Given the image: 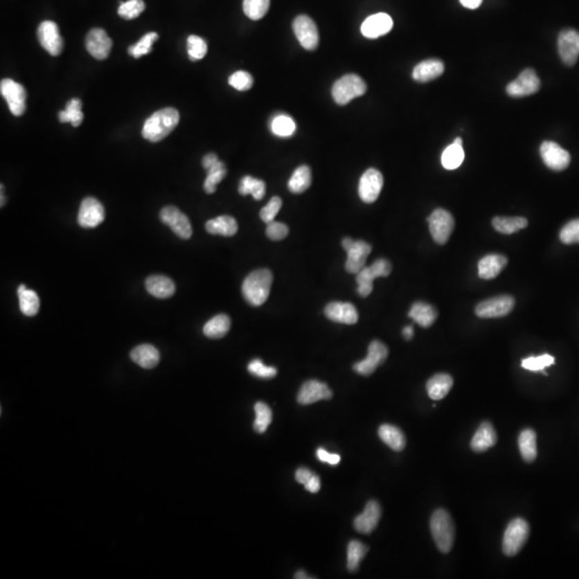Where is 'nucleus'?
I'll return each mask as SVG.
<instances>
[{
  "instance_id": "49",
  "label": "nucleus",
  "mask_w": 579,
  "mask_h": 579,
  "mask_svg": "<svg viewBox=\"0 0 579 579\" xmlns=\"http://www.w3.org/2000/svg\"><path fill=\"white\" fill-rule=\"evenodd\" d=\"M553 364H555V359H553V356L549 355V354L530 356L527 359H522V368L530 371H544V369L553 365Z\"/></svg>"
},
{
  "instance_id": "54",
  "label": "nucleus",
  "mask_w": 579,
  "mask_h": 579,
  "mask_svg": "<svg viewBox=\"0 0 579 579\" xmlns=\"http://www.w3.org/2000/svg\"><path fill=\"white\" fill-rule=\"evenodd\" d=\"M283 207V199L279 197H271V201L267 203L265 207L261 209L260 217L266 224L273 222L275 217L277 216L278 213Z\"/></svg>"
},
{
  "instance_id": "18",
  "label": "nucleus",
  "mask_w": 579,
  "mask_h": 579,
  "mask_svg": "<svg viewBox=\"0 0 579 579\" xmlns=\"http://www.w3.org/2000/svg\"><path fill=\"white\" fill-rule=\"evenodd\" d=\"M383 175L381 172L375 169H368L362 175L359 185V195L362 201L365 203L375 202L382 190Z\"/></svg>"
},
{
  "instance_id": "7",
  "label": "nucleus",
  "mask_w": 579,
  "mask_h": 579,
  "mask_svg": "<svg viewBox=\"0 0 579 579\" xmlns=\"http://www.w3.org/2000/svg\"><path fill=\"white\" fill-rule=\"evenodd\" d=\"M342 247L348 254L346 262L348 273H359L365 267L367 258L373 250L371 244L364 240H353L352 238H346L342 240Z\"/></svg>"
},
{
  "instance_id": "33",
  "label": "nucleus",
  "mask_w": 579,
  "mask_h": 579,
  "mask_svg": "<svg viewBox=\"0 0 579 579\" xmlns=\"http://www.w3.org/2000/svg\"><path fill=\"white\" fill-rule=\"evenodd\" d=\"M207 232L213 235L230 236L235 235L238 231V221L231 216H220L208 220L205 224Z\"/></svg>"
},
{
  "instance_id": "34",
  "label": "nucleus",
  "mask_w": 579,
  "mask_h": 579,
  "mask_svg": "<svg viewBox=\"0 0 579 579\" xmlns=\"http://www.w3.org/2000/svg\"><path fill=\"white\" fill-rule=\"evenodd\" d=\"M19 295V309L26 317L36 316L40 309V299L33 290L27 289L24 285H21L17 289Z\"/></svg>"
},
{
  "instance_id": "53",
  "label": "nucleus",
  "mask_w": 579,
  "mask_h": 579,
  "mask_svg": "<svg viewBox=\"0 0 579 579\" xmlns=\"http://www.w3.org/2000/svg\"><path fill=\"white\" fill-rule=\"evenodd\" d=\"M248 371L251 375H256L262 379H271L277 375V369L275 367L264 365L261 359H253L248 365Z\"/></svg>"
},
{
  "instance_id": "28",
  "label": "nucleus",
  "mask_w": 579,
  "mask_h": 579,
  "mask_svg": "<svg viewBox=\"0 0 579 579\" xmlns=\"http://www.w3.org/2000/svg\"><path fill=\"white\" fill-rule=\"evenodd\" d=\"M130 357L142 368L152 369L159 364L160 353L152 344H141L131 351Z\"/></svg>"
},
{
  "instance_id": "56",
  "label": "nucleus",
  "mask_w": 579,
  "mask_h": 579,
  "mask_svg": "<svg viewBox=\"0 0 579 579\" xmlns=\"http://www.w3.org/2000/svg\"><path fill=\"white\" fill-rule=\"evenodd\" d=\"M317 457H318L319 461H322V463H328L332 465H338L341 461V457H340L338 454H330L328 453V451L323 449V447H320V449H317Z\"/></svg>"
},
{
  "instance_id": "8",
  "label": "nucleus",
  "mask_w": 579,
  "mask_h": 579,
  "mask_svg": "<svg viewBox=\"0 0 579 579\" xmlns=\"http://www.w3.org/2000/svg\"><path fill=\"white\" fill-rule=\"evenodd\" d=\"M430 234L434 242L445 244L449 242L455 228V220L449 211L443 208L434 209L428 218Z\"/></svg>"
},
{
  "instance_id": "51",
  "label": "nucleus",
  "mask_w": 579,
  "mask_h": 579,
  "mask_svg": "<svg viewBox=\"0 0 579 579\" xmlns=\"http://www.w3.org/2000/svg\"><path fill=\"white\" fill-rule=\"evenodd\" d=\"M229 84L238 91H249L253 86V78L249 72L236 71L229 78Z\"/></svg>"
},
{
  "instance_id": "60",
  "label": "nucleus",
  "mask_w": 579,
  "mask_h": 579,
  "mask_svg": "<svg viewBox=\"0 0 579 579\" xmlns=\"http://www.w3.org/2000/svg\"><path fill=\"white\" fill-rule=\"evenodd\" d=\"M402 335H404V339H406V340L412 339V338H413V335H414L413 326H406V328H404V330H402Z\"/></svg>"
},
{
  "instance_id": "17",
  "label": "nucleus",
  "mask_w": 579,
  "mask_h": 579,
  "mask_svg": "<svg viewBox=\"0 0 579 579\" xmlns=\"http://www.w3.org/2000/svg\"><path fill=\"white\" fill-rule=\"evenodd\" d=\"M541 88V81L533 69H526L519 74L515 81L510 82L506 87V93L512 97H526L537 93Z\"/></svg>"
},
{
  "instance_id": "45",
  "label": "nucleus",
  "mask_w": 579,
  "mask_h": 579,
  "mask_svg": "<svg viewBox=\"0 0 579 579\" xmlns=\"http://www.w3.org/2000/svg\"><path fill=\"white\" fill-rule=\"evenodd\" d=\"M269 5H271L269 0H244L242 9H244V15H247L250 19L258 21L265 17L269 11Z\"/></svg>"
},
{
  "instance_id": "32",
  "label": "nucleus",
  "mask_w": 579,
  "mask_h": 579,
  "mask_svg": "<svg viewBox=\"0 0 579 579\" xmlns=\"http://www.w3.org/2000/svg\"><path fill=\"white\" fill-rule=\"evenodd\" d=\"M409 317H410L414 322L418 323V326L422 328H430L434 324V321L437 320L438 311L430 304L424 302H416L412 305L410 311H409Z\"/></svg>"
},
{
  "instance_id": "31",
  "label": "nucleus",
  "mask_w": 579,
  "mask_h": 579,
  "mask_svg": "<svg viewBox=\"0 0 579 579\" xmlns=\"http://www.w3.org/2000/svg\"><path fill=\"white\" fill-rule=\"evenodd\" d=\"M497 443V434L489 422H482V425L475 432L471 441V447L476 453H482Z\"/></svg>"
},
{
  "instance_id": "44",
  "label": "nucleus",
  "mask_w": 579,
  "mask_h": 579,
  "mask_svg": "<svg viewBox=\"0 0 579 579\" xmlns=\"http://www.w3.org/2000/svg\"><path fill=\"white\" fill-rule=\"evenodd\" d=\"M256 411V420L253 422V428L259 434H264L271 425L273 420L271 409L265 402H259L254 406Z\"/></svg>"
},
{
  "instance_id": "3",
  "label": "nucleus",
  "mask_w": 579,
  "mask_h": 579,
  "mask_svg": "<svg viewBox=\"0 0 579 579\" xmlns=\"http://www.w3.org/2000/svg\"><path fill=\"white\" fill-rule=\"evenodd\" d=\"M430 530L439 551L443 553H449L455 540V527L447 510L440 508L434 512L430 519Z\"/></svg>"
},
{
  "instance_id": "1",
  "label": "nucleus",
  "mask_w": 579,
  "mask_h": 579,
  "mask_svg": "<svg viewBox=\"0 0 579 579\" xmlns=\"http://www.w3.org/2000/svg\"><path fill=\"white\" fill-rule=\"evenodd\" d=\"M178 123L179 113L177 109L171 107H163L146 119L142 129L143 138L152 143L160 142L170 136Z\"/></svg>"
},
{
  "instance_id": "25",
  "label": "nucleus",
  "mask_w": 579,
  "mask_h": 579,
  "mask_svg": "<svg viewBox=\"0 0 579 579\" xmlns=\"http://www.w3.org/2000/svg\"><path fill=\"white\" fill-rule=\"evenodd\" d=\"M324 314L330 320L348 326H353L359 321V311L351 303H330L324 309Z\"/></svg>"
},
{
  "instance_id": "30",
  "label": "nucleus",
  "mask_w": 579,
  "mask_h": 579,
  "mask_svg": "<svg viewBox=\"0 0 579 579\" xmlns=\"http://www.w3.org/2000/svg\"><path fill=\"white\" fill-rule=\"evenodd\" d=\"M453 384L454 380L451 375L447 373H438L427 381L426 389L432 400H441L449 394Z\"/></svg>"
},
{
  "instance_id": "55",
  "label": "nucleus",
  "mask_w": 579,
  "mask_h": 579,
  "mask_svg": "<svg viewBox=\"0 0 579 579\" xmlns=\"http://www.w3.org/2000/svg\"><path fill=\"white\" fill-rule=\"evenodd\" d=\"M287 234H289V228L283 222L273 221L267 224V228H266V235L271 240H285Z\"/></svg>"
},
{
  "instance_id": "50",
  "label": "nucleus",
  "mask_w": 579,
  "mask_h": 579,
  "mask_svg": "<svg viewBox=\"0 0 579 579\" xmlns=\"http://www.w3.org/2000/svg\"><path fill=\"white\" fill-rule=\"evenodd\" d=\"M144 10L145 3L143 0H128L126 3H121L118 15L123 19L130 21L140 17Z\"/></svg>"
},
{
  "instance_id": "13",
  "label": "nucleus",
  "mask_w": 579,
  "mask_h": 579,
  "mask_svg": "<svg viewBox=\"0 0 579 579\" xmlns=\"http://www.w3.org/2000/svg\"><path fill=\"white\" fill-rule=\"evenodd\" d=\"M160 219L166 226H170L178 238L189 240L193 235L190 220L177 207L166 206L160 211Z\"/></svg>"
},
{
  "instance_id": "59",
  "label": "nucleus",
  "mask_w": 579,
  "mask_h": 579,
  "mask_svg": "<svg viewBox=\"0 0 579 579\" xmlns=\"http://www.w3.org/2000/svg\"><path fill=\"white\" fill-rule=\"evenodd\" d=\"M461 5L467 9H476L482 5L483 0H459Z\"/></svg>"
},
{
  "instance_id": "2",
  "label": "nucleus",
  "mask_w": 579,
  "mask_h": 579,
  "mask_svg": "<svg viewBox=\"0 0 579 579\" xmlns=\"http://www.w3.org/2000/svg\"><path fill=\"white\" fill-rule=\"evenodd\" d=\"M273 285V274L269 269H257L242 283V295L251 306L259 307L267 301Z\"/></svg>"
},
{
  "instance_id": "36",
  "label": "nucleus",
  "mask_w": 579,
  "mask_h": 579,
  "mask_svg": "<svg viewBox=\"0 0 579 579\" xmlns=\"http://www.w3.org/2000/svg\"><path fill=\"white\" fill-rule=\"evenodd\" d=\"M520 454L527 463L535 461L537 456V434L533 429H525L520 432L518 438Z\"/></svg>"
},
{
  "instance_id": "4",
  "label": "nucleus",
  "mask_w": 579,
  "mask_h": 579,
  "mask_svg": "<svg viewBox=\"0 0 579 579\" xmlns=\"http://www.w3.org/2000/svg\"><path fill=\"white\" fill-rule=\"evenodd\" d=\"M367 85L361 76L357 74H347L335 82L332 88V95L335 103L339 105H346L355 98L365 95Z\"/></svg>"
},
{
  "instance_id": "57",
  "label": "nucleus",
  "mask_w": 579,
  "mask_h": 579,
  "mask_svg": "<svg viewBox=\"0 0 579 579\" xmlns=\"http://www.w3.org/2000/svg\"><path fill=\"white\" fill-rule=\"evenodd\" d=\"M314 472L312 471L309 470V469H306V467H299V470L295 472V479H296L297 482L301 483V484L306 485L307 483L309 482L311 477L314 476Z\"/></svg>"
},
{
  "instance_id": "11",
  "label": "nucleus",
  "mask_w": 579,
  "mask_h": 579,
  "mask_svg": "<svg viewBox=\"0 0 579 579\" xmlns=\"http://www.w3.org/2000/svg\"><path fill=\"white\" fill-rule=\"evenodd\" d=\"M38 40L42 46L48 54L52 55L54 57L60 56L64 50V39L60 33L58 25L52 21H44L39 25Z\"/></svg>"
},
{
  "instance_id": "27",
  "label": "nucleus",
  "mask_w": 579,
  "mask_h": 579,
  "mask_svg": "<svg viewBox=\"0 0 579 579\" xmlns=\"http://www.w3.org/2000/svg\"><path fill=\"white\" fill-rule=\"evenodd\" d=\"M444 72V64L441 60H428L416 64L413 69V79L420 83L432 81L441 76Z\"/></svg>"
},
{
  "instance_id": "61",
  "label": "nucleus",
  "mask_w": 579,
  "mask_h": 579,
  "mask_svg": "<svg viewBox=\"0 0 579 579\" xmlns=\"http://www.w3.org/2000/svg\"><path fill=\"white\" fill-rule=\"evenodd\" d=\"M294 578L296 579H309L311 577H309L304 571H299V572L295 574Z\"/></svg>"
},
{
  "instance_id": "52",
  "label": "nucleus",
  "mask_w": 579,
  "mask_h": 579,
  "mask_svg": "<svg viewBox=\"0 0 579 579\" xmlns=\"http://www.w3.org/2000/svg\"><path fill=\"white\" fill-rule=\"evenodd\" d=\"M560 240L563 244H579V218L570 221L560 231Z\"/></svg>"
},
{
  "instance_id": "41",
  "label": "nucleus",
  "mask_w": 579,
  "mask_h": 579,
  "mask_svg": "<svg viewBox=\"0 0 579 579\" xmlns=\"http://www.w3.org/2000/svg\"><path fill=\"white\" fill-rule=\"evenodd\" d=\"M238 193L242 195H251L254 199L260 201L265 195L266 185L261 179L252 176H244L240 181Z\"/></svg>"
},
{
  "instance_id": "39",
  "label": "nucleus",
  "mask_w": 579,
  "mask_h": 579,
  "mask_svg": "<svg viewBox=\"0 0 579 579\" xmlns=\"http://www.w3.org/2000/svg\"><path fill=\"white\" fill-rule=\"evenodd\" d=\"M492 226L495 230L508 235L527 228L528 220L524 217H496L492 220Z\"/></svg>"
},
{
  "instance_id": "24",
  "label": "nucleus",
  "mask_w": 579,
  "mask_h": 579,
  "mask_svg": "<svg viewBox=\"0 0 579 579\" xmlns=\"http://www.w3.org/2000/svg\"><path fill=\"white\" fill-rule=\"evenodd\" d=\"M381 514L382 510L380 504L375 500L369 501L368 504H366L363 513L356 516L354 519V528L359 533L371 534L377 528Z\"/></svg>"
},
{
  "instance_id": "29",
  "label": "nucleus",
  "mask_w": 579,
  "mask_h": 579,
  "mask_svg": "<svg viewBox=\"0 0 579 579\" xmlns=\"http://www.w3.org/2000/svg\"><path fill=\"white\" fill-rule=\"evenodd\" d=\"M146 290L152 296L157 299H169L175 293V285L170 278L166 276H150L146 279Z\"/></svg>"
},
{
  "instance_id": "46",
  "label": "nucleus",
  "mask_w": 579,
  "mask_h": 579,
  "mask_svg": "<svg viewBox=\"0 0 579 579\" xmlns=\"http://www.w3.org/2000/svg\"><path fill=\"white\" fill-rule=\"evenodd\" d=\"M271 129L275 136L287 138L293 136L296 130V125L287 115H278L271 121Z\"/></svg>"
},
{
  "instance_id": "26",
  "label": "nucleus",
  "mask_w": 579,
  "mask_h": 579,
  "mask_svg": "<svg viewBox=\"0 0 579 579\" xmlns=\"http://www.w3.org/2000/svg\"><path fill=\"white\" fill-rule=\"evenodd\" d=\"M508 265V258L502 254H488L479 262V277L484 280H492L498 277Z\"/></svg>"
},
{
  "instance_id": "48",
  "label": "nucleus",
  "mask_w": 579,
  "mask_h": 579,
  "mask_svg": "<svg viewBox=\"0 0 579 579\" xmlns=\"http://www.w3.org/2000/svg\"><path fill=\"white\" fill-rule=\"evenodd\" d=\"M187 51L189 58L193 62L203 60L207 53V43L201 37L193 35V36L188 37Z\"/></svg>"
},
{
  "instance_id": "10",
  "label": "nucleus",
  "mask_w": 579,
  "mask_h": 579,
  "mask_svg": "<svg viewBox=\"0 0 579 579\" xmlns=\"http://www.w3.org/2000/svg\"><path fill=\"white\" fill-rule=\"evenodd\" d=\"M515 306V299L510 295H500L480 303L475 308L479 318L494 319L508 316Z\"/></svg>"
},
{
  "instance_id": "23",
  "label": "nucleus",
  "mask_w": 579,
  "mask_h": 579,
  "mask_svg": "<svg viewBox=\"0 0 579 579\" xmlns=\"http://www.w3.org/2000/svg\"><path fill=\"white\" fill-rule=\"evenodd\" d=\"M393 25H394V21L389 15L377 13V15H371L364 21L361 31L366 38L377 39L392 30Z\"/></svg>"
},
{
  "instance_id": "9",
  "label": "nucleus",
  "mask_w": 579,
  "mask_h": 579,
  "mask_svg": "<svg viewBox=\"0 0 579 579\" xmlns=\"http://www.w3.org/2000/svg\"><path fill=\"white\" fill-rule=\"evenodd\" d=\"M0 93L7 101L10 112L19 117L26 111L27 93L24 86L11 79H5L0 83Z\"/></svg>"
},
{
  "instance_id": "40",
  "label": "nucleus",
  "mask_w": 579,
  "mask_h": 579,
  "mask_svg": "<svg viewBox=\"0 0 579 579\" xmlns=\"http://www.w3.org/2000/svg\"><path fill=\"white\" fill-rule=\"evenodd\" d=\"M58 119L62 124L71 123L72 126L79 127L84 119L82 112V101L78 98H73L66 103V109L58 113Z\"/></svg>"
},
{
  "instance_id": "43",
  "label": "nucleus",
  "mask_w": 579,
  "mask_h": 579,
  "mask_svg": "<svg viewBox=\"0 0 579 579\" xmlns=\"http://www.w3.org/2000/svg\"><path fill=\"white\" fill-rule=\"evenodd\" d=\"M367 551H368V547L362 542L356 541V540L350 542L347 551V567L350 572H356L359 570V563L363 560Z\"/></svg>"
},
{
  "instance_id": "47",
  "label": "nucleus",
  "mask_w": 579,
  "mask_h": 579,
  "mask_svg": "<svg viewBox=\"0 0 579 579\" xmlns=\"http://www.w3.org/2000/svg\"><path fill=\"white\" fill-rule=\"evenodd\" d=\"M159 39L157 33H148L140 39L138 43L133 44L128 48L130 56L134 58H140L144 55L150 54L152 51V44Z\"/></svg>"
},
{
  "instance_id": "20",
  "label": "nucleus",
  "mask_w": 579,
  "mask_h": 579,
  "mask_svg": "<svg viewBox=\"0 0 579 579\" xmlns=\"http://www.w3.org/2000/svg\"><path fill=\"white\" fill-rule=\"evenodd\" d=\"M202 166L207 172V177L204 181V190L208 195H213L217 190V185L224 181L226 177V166L220 161L216 154H207L202 159Z\"/></svg>"
},
{
  "instance_id": "12",
  "label": "nucleus",
  "mask_w": 579,
  "mask_h": 579,
  "mask_svg": "<svg viewBox=\"0 0 579 579\" xmlns=\"http://www.w3.org/2000/svg\"><path fill=\"white\" fill-rule=\"evenodd\" d=\"M293 31L305 50H317L319 46L318 27L310 17L307 15L297 17L293 21Z\"/></svg>"
},
{
  "instance_id": "5",
  "label": "nucleus",
  "mask_w": 579,
  "mask_h": 579,
  "mask_svg": "<svg viewBox=\"0 0 579 579\" xmlns=\"http://www.w3.org/2000/svg\"><path fill=\"white\" fill-rule=\"evenodd\" d=\"M530 528L528 522L522 518H515L508 524L504 532L502 549L504 555L513 557L519 553L529 537Z\"/></svg>"
},
{
  "instance_id": "15",
  "label": "nucleus",
  "mask_w": 579,
  "mask_h": 579,
  "mask_svg": "<svg viewBox=\"0 0 579 579\" xmlns=\"http://www.w3.org/2000/svg\"><path fill=\"white\" fill-rule=\"evenodd\" d=\"M105 207L95 197H86L80 206L78 222L82 228L93 229L105 220Z\"/></svg>"
},
{
  "instance_id": "38",
  "label": "nucleus",
  "mask_w": 579,
  "mask_h": 579,
  "mask_svg": "<svg viewBox=\"0 0 579 579\" xmlns=\"http://www.w3.org/2000/svg\"><path fill=\"white\" fill-rule=\"evenodd\" d=\"M311 185V170L308 166H301L290 178L289 190L295 195L305 193Z\"/></svg>"
},
{
  "instance_id": "37",
  "label": "nucleus",
  "mask_w": 579,
  "mask_h": 579,
  "mask_svg": "<svg viewBox=\"0 0 579 579\" xmlns=\"http://www.w3.org/2000/svg\"><path fill=\"white\" fill-rule=\"evenodd\" d=\"M230 328V318L226 314H217L205 324L203 332L206 337L219 339V338L224 337Z\"/></svg>"
},
{
  "instance_id": "62",
  "label": "nucleus",
  "mask_w": 579,
  "mask_h": 579,
  "mask_svg": "<svg viewBox=\"0 0 579 579\" xmlns=\"http://www.w3.org/2000/svg\"><path fill=\"white\" fill-rule=\"evenodd\" d=\"M453 143H455V144L463 145V140H461V138H457L454 140Z\"/></svg>"
},
{
  "instance_id": "35",
  "label": "nucleus",
  "mask_w": 579,
  "mask_h": 579,
  "mask_svg": "<svg viewBox=\"0 0 579 579\" xmlns=\"http://www.w3.org/2000/svg\"><path fill=\"white\" fill-rule=\"evenodd\" d=\"M379 437L387 447L396 452H402L406 447V438L396 426L384 424L379 428Z\"/></svg>"
},
{
  "instance_id": "6",
  "label": "nucleus",
  "mask_w": 579,
  "mask_h": 579,
  "mask_svg": "<svg viewBox=\"0 0 579 579\" xmlns=\"http://www.w3.org/2000/svg\"><path fill=\"white\" fill-rule=\"evenodd\" d=\"M392 273V264L386 259H377L371 266H365L356 274V283L359 285L357 293L362 297H367L373 292V280L377 277H387Z\"/></svg>"
},
{
  "instance_id": "16",
  "label": "nucleus",
  "mask_w": 579,
  "mask_h": 579,
  "mask_svg": "<svg viewBox=\"0 0 579 579\" xmlns=\"http://www.w3.org/2000/svg\"><path fill=\"white\" fill-rule=\"evenodd\" d=\"M540 152L544 163L553 171H563L570 166L571 154L557 143L545 141L541 145Z\"/></svg>"
},
{
  "instance_id": "14",
  "label": "nucleus",
  "mask_w": 579,
  "mask_h": 579,
  "mask_svg": "<svg viewBox=\"0 0 579 579\" xmlns=\"http://www.w3.org/2000/svg\"><path fill=\"white\" fill-rule=\"evenodd\" d=\"M389 349L386 346L379 340H373L368 348V355L363 361L356 363L353 366L354 371L361 375H371L375 373L379 366L386 361Z\"/></svg>"
},
{
  "instance_id": "21",
  "label": "nucleus",
  "mask_w": 579,
  "mask_h": 579,
  "mask_svg": "<svg viewBox=\"0 0 579 579\" xmlns=\"http://www.w3.org/2000/svg\"><path fill=\"white\" fill-rule=\"evenodd\" d=\"M558 52L567 66H574L579 57V31L564 29L558 38Z\"/></svg>"
},
{
  "instance_id": "42",
  "label": "nucleus",
  "mask_w": 579,
  "mask_h": 579,
  "mask_svg": "<svg viewBox=\"0 0 579 579\" xmlns=\"http://www.w3.org/2000/svg\"><path fill=\"white\" fill-rule=\"evenodd\" d=\"M463 159H465V152H463V145L453 143L449 145V148H445L442 154V166L447 170H455L463 164Z\"/></svg>"
},
{
  "instance_id": "22",
  "label": "nucleus",
  "mask_w": 579,
  "mask_h": 579,
  "mask_svg": "<svg viewBox=\"0 0 579 579\" xmlns=\"http://www.w3.org/2000/svg\"><path fill=\"white\" fill-rule=\"evenodd\" d=\"M332 397V392L326 383L309 380L303 384L297 395V402L303 406L314 404L320 400H328Z\"/></svg>"
},
{
  "instance_id": "19",
  "label": "nucleus",
  "mask_w": 579,
  "mask_h": 579,
  "mask_svg": "<svg viewBox=\"0 0 579 579\" xmlns=\"http://www.w3.org/2000/svg\"><path fill=\"white\" fill-rule=\"evenodd\" d=\"M85 46L86 50L93 58L105 60L112 51L113 42L105 29L93 28L86 36Z\"/></svg>"
},
{
  "instance_id": "58",
  "label": "nucleus",
  "mask_w": 579,
  "mask_h": 579,
  "mask_svg": "<svg viewBox=\"0 0 579 579\" xmlns=\"http://www.w3.org/2000/svg\"><path fill=\"white\" fill-rule=\"evenodd\" d=\"M305 488L306 490H308L309 492L311 494H316L320 490L321 488V482H320V477L318 475L314 474V476L311 477L309 482L307 483L306 485H304Z\"/></svg>"
}]
</instances>
